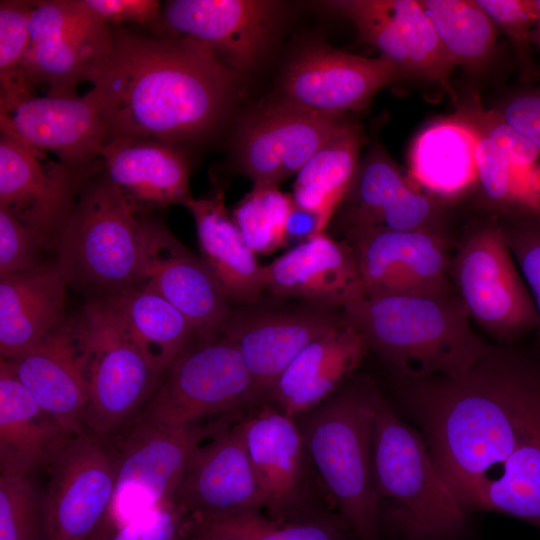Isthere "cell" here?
Returning a JSON list of instances; mask_svg holds the SVG:
<instances>
[{
	"label": "cell",
	"mask_w": 540,
	"mask_h": 540,
	"mask_svg": "<svg viewBox=\"0 0 540 540\" xmlns=\"http://www.w3.org/2000/svg\"><path fill=\"white\" fill-rule=\"evenodd\" d=\"M443 480L469 514L505 461L540 432V343L490 346L448 376L397 381Z\"/></svg>",
	"instance_id": "obj_1"
},
{
	"label": "cell",
	"mask_w": 540,
	"mask_h": 540,
	"mask_svg": "<svg viewBox=\"0 0 540 540\" xmlns=\"http://www.w3.org/2000/svg\"><path fill=\"white\" fill-rule=\"evenodd\" d=\"M238 73L189 37L113 32L91 72L106 126L116 138L181 146L212 132L231 105Z\"/></svg>",
	"instance_id": "obj_2"
},
{
	"label": "cell",
	"mask_w": 540,
	"mask_h": 540,
	"mask_svg": "<svg viewBox=\"0 0 540 540\" xmlns=\"http://www.w3.org/2000/svg\"><path fill=\"white\" fill-rule=\"evenodd\" d=\"M342 313L397 381L457 374L489 347L472 329L455 291L438 297H365Z\"/></svg>",
	"instance_id": "obj_3"
},
{
	"label": "cell",
	"mask_w": 540,
	"mask_h": 540,
	"mask_svg": "<svg viewBox=\"0 0 540 540\" xmlns=\"http://www.w3.org/2000/svg\"><path fill=\"white\" fill-rule=\"evenodd\" d=\"M382 393L354 375L313 409L294 417L319 477L357 540H381L372 440Z\"/></svg>",
	"instance_id": "obj_4"
},
{
	"label": "cell",
	"mask_w": 540,
	"mask_h": 540,
	"mask_svg": "<svg viewBox=\"0 0 540 540\" xmlns=\"http://www.w3.org/2000/svg\"><path fill=\"white\" fill-rule=\"evenodd\" d=\"M372 469L379 528L395 540H456L468 514L437 470L425 440L383 396L376 412Z\"/></svg>",
	"instance_id": "obj_5"
},
{
	"label": "cell",
	"mask_w": 540,
	"mask_h": 540,
	"mask_svg": "<svg viewBox=\"0 0 540 540\" xmlns=\"http://www.w3.org/2000/svg\"><path fill=\"white\" fill-rule=\"evenodd\" d=\"M146 246L144 218L130 209L102 164L82 186L56 244L68 284L102 298L138 287Z\"/></svg>",
	"instance_id": "obj_6"
},
{
	"label": "cell",
	"mask_w": 540,
	"mask_h": 540,
	"mask_svg": "<svg viewBox=\"0 0 540 540\" xmlns=\"http://www.w3.org/2000/svg\"><path fill=\"white\" fill-rule=\"evenodd\" d=\"M252 408L253 382L237 347L220 331L196 332L137 419L185 426L241 420Z\"/></svg>",
	"instance_id": "obj_7"
},
{
	"label": "cell",
	"mask_w": 540,
	"mask_h": 540,
	"mask_svg": "<svg viewBox=\"0 0 540 540\" xmlns=\"http://www.w3.org/2000/svg\"><path fill=\"white\" fill-rule=\"evenodd\" d=\"M235 423L230 417L185 426L137 419L115 439L114 493L99 526L122 524L174 500L200 446Z\"/></svg>",
	"instance_id": "obj_8"
},
{
	"label": "cell",
	"mask_w": 540,
	"mask_h": 540,
	"mask_svg": "<svg viewBox=\"0 0 540 540\" xmlns=\"http://www.w3.org/2000/svg\"><path fill=\"white\" fill-rule=\"evenodd\" d=\"M450 278L470 318L503 344L536 332L533 298L497 219L469 230L460 240Z\"/></svg>",
	"instance_id": "obj_9"
},
{
	"label": "cell",
	"mask_w": 540,
	"mask_h": 540,
	"mask_svg": "<svg viewBox=\"0 0 540 540\" xmlns=\"http://www.w3.org/2000/svg\"><path fill=\"white\" fill-rule=\"evenodd\" d=\"M81 317L86 342L85 429L115 440L137 420L163 373L121 332L100 300L87 304Z\"/></svg>",
	"instance_id": "obj_10"
},
{
	"label": "cell",
	"mask_w": 540,
	"mask_h": 540,
	"mask_svg": "<svg viewBox=\"0 0 540 540\" xmlns=\"http://www.w3.org/2000/svg\"><path fill=\"white\" fill-rule=\"evenodd\" d=\"M240 422L267 517L310 522L339 515L331 511L333 502L293 418L262 404Z\"/></svg>",
	"instance_id": "obj_11"
},
{
	"label": "cell",
	"mask_w": 540,
	"mask_h": 540,
	"mask_svg": "<svg viewBox=\"0 0 540 540\" xmlns=\"http://www.w3.org/2000/svg\"><path fill=\"white\" fill-rule=\"evenodd\" d=\"M33 2L23 84L31 93L39 86L48 96H75L77 86L109 50L113 32L85 0Z\"/></svg>",
	"instance_id": "obj_12"
},
{
	"label": "cell",
	"mask_w": 540,
	"mask_h": 540,
	"mask_svg": "<svg viewBox=\"0 0 540 540\" xmlns=\"http://www.w3.org/2000/svg\"><path fill=\"white\" fill-rule=\"evenodd\" d=\"M117 446L90 432L70 436L51 459L43 495L45 540H88L111 503Z\"/></svg>",
	"instance_id": "obj_13"
},
{
	"label": "cell",
	"mask_w": 540,
	"mask_h": 540,
	"mask_svg": "<svg viewBox=\"0 0 540 540\" xmlns=\"http://www.w3.org/2000/svg\"><path fill=\"white\" fill-rule=\"evenodd\" d=\"M366 297L444 296L454 291L445 232L367 229L347 233Z\"/></svg>",
	"instance_id": "obj_14"
},
{
	"label": "cell",
	"mask_w": 540,
	"mask_h": 540,
	"mask_svg": "<svg viewBox=\"0 0 540 540\" xmlns=\"http://www.w3.org/2000/svg\"><path fill=\"white\" fill-rule=\"evenodd\" d=\"M101 167L74 169L1 132L0 208L31 229L44 247L56 246L82 186Z\"/></svg>",
	"instance_id": "obj_15"
},
{
	"label": "cell",
	"mask_w": 540,
	"mask_h": 540,
	"mask_svg": "<svg viewBox=\"0 0 540 540\" xmlns=\"http://www.w3.org/2000/svg\"><path fill=\"white\" fill-rule=\"evenodd\" d=\"M219 330L241 353L253 382V408L268 404L280 375L313 340L344 320L342 311L307 304L275 310L244 304ZM251 409V410H252Z\"/></svg>",
	"instance_id": "obj_16"
},
{
	"label": "cell",
	"mask_w": 540,
	"mask_h": 540,
	"mask_svg": "<svg viewBox=\"0 0 540 540\" xmlns=\"http://www.w3.org/2000/svg\"><path fill=\"white\" fill-rule=\"evenodd\" d=\"M1 132L78 170L99 167L107 132L93 89L83 96L22 98L0 109Z\"/></svg>",
	"instance_id": "obj_17"
},
{
	"label": "cell",
	"mask_w": 540,
	"mask_h": 540,
	"mask_svg": "<svg viewBox=\"0 0 540 540\" xmlns=\"http://www.w3.org/2000/svg\"><path fill=\"white\" fill-rule=\"evenodd\" d=\"M174 500L197 524L263 512V497L240 421L200 446Z\"/></svg>",
	"instance_id": "obj_18"
},
{
	"label": "cell",
	"mask_w": 540,
	"mask_h": 540,
	"mask_svg": "<svg viewBox=\"0 0 540 540\" xmlns=\"http://www.w3.org/2000/svg\"><path fill=\"white\" fill-rule=\"evenodd\" d=\"M278 5L260 0H172L161 9L162 37L209 46L232 70L252 68L275 31Z\"/></svg>",
	"instance_id": "obj_19"
},
{
	"label": "cell",
	"mask_w": 540,
	"mask_h": 540,
	"mask_svg": "<svg viewBox=\"0 0 540 540\" xmlns=\"http://www.w3.org/2000/svg\"><path fill=\"white\" fill-rule=\"evenodd\" d=\"M401 74L384 57L366 58L313 45L289 65L282 101L332 116L365 108L374 95Z\"/></svg>",
	"instance_id": "obj_20"
},
{
	"label": "cell",
	"mask_w": 540,
	"mask_h": 540,
	"mask_svg": "<svg viewBox=\"0 0 540 540\" xmlns=\"http://www.w3.org/2000/svg\"><path fill=\"white\" fill-rule=\"evenodd\" d=\"M440 204L413 183L383 148L374 146L360 161L336 223L343 236L367 229L445 232Z\"/></svg>",
	"instance_id": "obj_21"
},
{
	"label": "cell",
	"mask_w": 540,
	"mask_h": 540,
	"mask_svg": "<svg viewBox=\"0 0 540 540\" xmlns=\"http://www.w3.org/2000/svg\"><path fill=\"white\" fill-rule=\"evenodd\" d=\"M343 123L340 116L306 111L281 100L242 126L236 145L238 165L253 186H277L297 174Z\"/></svg>",
	"instance_id": "obj_22"
},
{
	"label": "cell",
	"mask_w": 540,
	"mask_h": 540,
	"mask_svg": "<svg viewBox=\"0 0 540 540\" xmlns=\"http://www.w3.org/2000/svg\"><path fill=\"white\" fill-rule=\"evenodd\" d=\"M2 360L66 433L72 436L86 431V342L81 315L65 317L33 347Z\"/></svg>",
	"instance_id": "obj_23"
},
{
	"label": "cell",
	"mask_w": 540,
	"mask_h": 540,
	"mask_svg": "<svg viewBox=\"0 0 540 540\" xmlns=\"http://www.w3.org/2000/svg\"><path fill=\"white\" fill-rule=\"evenodd\" d=\"M144 220L147 246L138 287L172 304L197 332L219 331L232 309L216 278L163 224Z\"/></svg>",
	"instance_id": "obj_24"
},
{
	"label": "cell",
	"mask_w": 540,
	"mask_h": 540,
	"mask_svg": "<svg viewBox=\"0 0 540 540\" xmlns=\"http://www.w3.org/2000/svg\"><path fill=\"white\" fill-rule=\"evenodd\" d=\"M266 291L335 310L366 297L350 245L326 232L297 244L264 265Z\"/></svg>",
	"instance_id": "obj_25"
},
{
	"label": "cell",
	"mask_w": 540,
	"mask_h": 540,
	"mask_svg": "<svg viewBox=\"0 0 540 540\" xmlns=\"http://www.w3.org/2000/svg\"><path fill=\"white\" fill-rule=\"evenodd\" d=\"M108 179L136 215L171 205H186L190 163L182 148L166 143L116 138L100 150Z\"/></svg>",
	"instance_id": "obj_26"
},
{
	"label": "cell",
	"mask_w": 540,
	"mask_h": 540,
	"mask_svg": "<svg viewBox=\"0 0 540 540\" xmlns=\"http://www.w3.org/2000/svg\"><path fill=\"white\" fill-rule=\"evenodd\" d=\"M368 352L363 337L344 317L293 359L277 380L268 404L291 418L313 409L355 375Z\"/></svg>",
	"instance_id": "obj_27"
},
{
	"label": "cell",
	"mask_w": 540,
	"mask_h": 540,
	"mask_svg": "<svg viewBox=\"0 0 540 540\" xmlns=\"http://www.w3.org/2000/svg\"><path fill=\"white\" fill-rule=\"evenodd\" d=\"M68 282L57 261L0 278V354L14 358L65 318Z\"/></svg>",
	"instance_id": "obj_28"
},
{
	"label": "cell",
	"mask_w": 540,
	"mask_h": 540,
	"mask_svg": "<svg viewBox=\"0 0 540 540\" xmlns=\"http://www.w3.org/2000/svg\"><path fill=\"white\" fill-rule=\"evenodd\" d=\"M185 207L196 225L201 259L229 300L255 304L265 288L264 265L245 242L221 190L192 199Z\"/></svg>",
	"instance_id": "obj_29"
},
{
	"label": "cell",
	"mask_w": 540,
	"mask_h": 540,
	"mask_svg": "<svg viewBox=\"0 0 540 540\" xmlns=\"http://www.w3.org/2000/svg\"><path fill=\"white\" fill-rule=\"evenodd\" d=\"M70 436L41 408L9 364L1 359V472L33 475L47 468Z\"/></svg>",
	"instance_id": "obj_30"
},
{
	"label": "cell",
	"mask_w": 540,
	"mask_h": 540,
	"mask_svg": "<svg viewBox=\"0 0 540 540\" xmlns=\"http://www.w3.org/2000/svg\"><path fill=\"white\" fill-rule=\"evenodd\" d=\"M408 160V177L439 202L476 188V137L457 113L427 125L414 139Z\"/></svg>",
	"instance_id": "obj_31"
},
{
	"label": "cell",
	"mask_w": 540,
	"mask_h": 540,
	"mask_svg": "<svg viewBox=\"0 0 540 540\" xmlns=\"http://www.w3.org/2000/svg\"><path fill=\"white\" fill-rule=\"evenodd\" d=\"M100 302L121 332L163 374L197 332L172 304L141 287Z\"/></svg>",
	"instance_id": "obj_32"
},
{
	"label": "cell",
	"mask_w": 540,
	"mask_h": 540,
	"mask_svg": "<svg viewBox=\"0 0 540 540\" xmlns=\"http://www.w3.org/2000/svg\"><path fill=\"white\" fill-rule=\"evenodd\" d=\"M363 140L360 126L344 121L296 174L294 203L315 213L324 232L355 179Z\"/></svg>",
	"instance_id": "obj_33"
},
{
	"label": "cell",
	"mask_w": 540,
	"mask_h": 540,
	"mask_svg": "<svg viewBox=\"0 0 540 540\" xmlns=\"http://www.w3.org/2000/svg\"><path fill=\"white\" fill-rule=\"evenodd\" d=\"M469 125L476 137L481 205L500 221L540 223V160H512L480 129Z\"/></svg>",
	"instance_id": "obj_34"
},
{
	"label": "cell",
	"mask_w": 540,
	"mask_h": 540,
	"mask_svg": "<svg viewBox=\"0 0 540 540\" xmlns=\"http://www.w3.org/2000/svg\"><path fill=\"white\" fill-rule=\"evenodd\" d=\"M439 40L455 63L485 67L497 49L498 28L476 0H419Z\"/></svg>",
	"instance_id": "obj_35"
},
{
	"label": "cell",
	"mask_w": 540,
	"mask_h": 540,
	"mask_svg": "<svg viewBox=\"0 0 540 540\" xmlns=\"http://www.w3.org/2000/svg\"><path fill=\"white\" fill-rule=\"evenodd\" d=\"M294 204L292 195L277 186H253L236 205L233 220L255 254H269L288 243L287 221Z\"/></svg>",
	"instance_id": "obj_36"
},
{
	"label": "cell",
	"mask_w": 540,
	"mask_h": 540,
	"mask_svg": "<svg viewBox=\"0 0 540 540\" xmlns=\"http://www.w3.org/2000/svg\"><path fill=\"white\" fill-rule=\"evenodd\" d=\"M326 5L351 20L360 38L393 63L401 76H411V62L405 31L387 6L386 0L330 1Z\"/></svg>",
	"instance_id": "obj_37"
},
{
	"label": "cell",
	"mask_w": 540,
	"mask_h": 540,
	"mask_svg": "<svg viewBox=\"0 0 540 540\" xmlns=\"http://www.w3.org/2000/svg\"><path fill=\"white\" fill-rule=\"evenodd\" d=\"M33 1L0 2V108L33 95L22 81V68L30 44Z\"/></svg>",
	"instance_id": "obj_38"
},
{
	"label": "cell",
	"mask_w": 540,
	"mask_h": 540,
	"mask_svg": "<svg viewBox=\"0 0 540 540\" xmlns=\"http://www.w3.org/2000/svg\"><path fill=\"white\" fill-rule=\"evenodd\" d=\"M32 476L1 472L0 540H45L43 496Z\"/></svg>",
	"instance_id": "obj_39"
},
{
	"label": "cell",
	"mask_w": 540,
	"mask_h": 540,
	"mask_svg": "<svg viewBox=\"0 0 540 540\" xmlns=\"http://www.w3.org/2000/svg\"><path fill=\"white\" fill-rule=\"evenodd\" d=\"M241 540H357L340 515L326 520L285 522L264 512L244 513L213 523Z\"/></svg>",
	"instance_id": "obj_40"
},
{
	"label": "cell",
	"mask_w": 540,
	"mask_h": 540,
	"mask_svg": "<svg viewBox=\"0 0 540 540\" xmlns=\"http://www.w3.org/2000/svg\"><path fill=\"white\" fill-rule=\"evenodd\" d=\"M194 520L175 500L118 525L98 526L88 540H189Z\"/></svg>",
	"instance_id": "obj_41"
},
{
	"label": "cell",
	"mask_w": 540,
	"mask_h": 540,
	"mask_svg": "<svg viewBox=\"0 0 540 540\" xmlns=\"http://www.w3.org/2000/svg\"><path fill=\"white\" fill-rule=\"evenodd\" d=\"M476 2L496 27L509 38L523 83L534 84L538 69L532 54L530 35L537 19L536 0H476Z\"/></svg>",
	"instance_id": "obj_42"
},
{
	"label": "cell",
	"mask_w": 540,
	"mask_h": 540,
	"mask_svg": "<svg viewBox=\"0 0 540 540\" xmlns=\"http://www.w3.org/2000/svg\"><path fill=\"white\" fill-rule=\"evenodd\" d=\"M508 247L533 298L540 343V223L531 221H499Z\"/></svg>",
	"instance_id": "obj_43"
},
{
	"label": "cell",
	"mask_w": 540,
	"mask_h": 540,
	"mask_svg": "<svg viewBox=\"0 0 540 540\" xmlns=\"http://www.w3.org/2000/svg\"><path fill=\"white\" fill-rule=\"evenodd\" d=\"M43 247L31 229L0 208V277L40 265L38 251Z\"/></svg>",
	"instance_id": "obj_44"
},
{
	"label": "cell",
	"mask_w": 540,
	"mask_h": 540,
	"mask_svg": "<svg viewBox=\"0 0 540 540\" xmlns=\"http://www.w3.org/2000/svg\"><path fill=\"white\" fill-rule=\"evenodd\" d=\"M494 110L540 150V84L511 92Z\"/></svg>",
	"instance_id": "obj_45"
},
{
	"label": "cell",
	"mask_w": 540,
	"mask_h": 540,
	"mask_svg": "<svg viewBox=\"0 0 540 540\" xmlns=\"http://www.w3.org/2000/svg\"><path fill=\"white\" fill-rule=\"evenodd\" d=\"M87 6L108 24L130 22L144 25L162 36L161 4L156 0H85Z\"/></svg>",
	"instance_id": "obj_46"
},
{
	"label": "cell",
	"mask_w": 540,
	"mask_h": 540,
	"mask_svg": "<svg viewBox=\"0 0 540 540\" xmlns=\"http://www.w3.org/2000/svg\"><path fill=\"white\" fill-rule=\"evenodd\" d=\"M324 232L318 216L294 204L287 221V238L300 240V243L311 236Z\"/></svg>",
	"instance_id": "obj_47"
},
{
	"label": "cell",
	"mask_w": 540,
	"mask_h": 540,
	"mask_svg": "<svg viewBox=\"0 0 540 540\" xmlns=\"http://www.w3.org/2000/svg\"><path fill=\"white\" fill-rule=\"evenodd\" d=\"M189 540H241L216 524H195Z\"/></svg>",
	"instance_id": "obj_48"
},
{
	"label": "cell",
	"mask_w": 540,
	"mask_h": 540,
	"mask_svg": "<svg viewBox=\"0 0 540 540\" xmlns=\"http://www.w3.org/2000/svg\"><path fill=\"white\" fill-rule=\"evenodd\" d=\"M537 19L531 31V42L540 53V0H536Z\"/></svg>",
	"instance_id": "obj_49"
}]
</instances>
